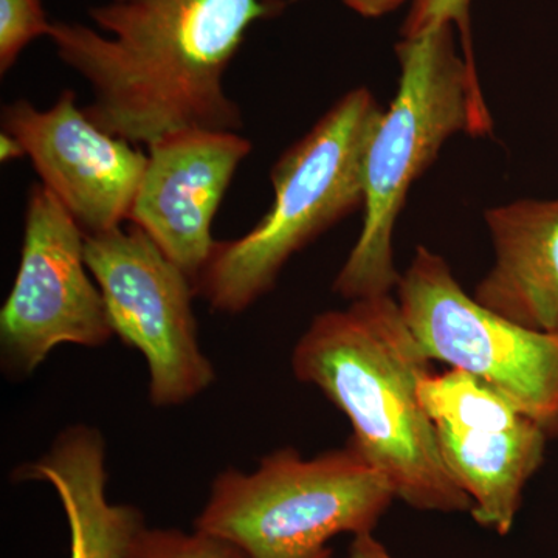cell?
I'll list each match as a JSON object with an SVG mask.
<instances>
[{
    "label": "cell",
    "instance_id": "1",
    "mask_svg": "<svg viewBox=\"0 0 558 558\" xmlns=\"http://www.w3.org/2000/svg\"><path fill=\"white\" fill-rule=\"evenodd\" d=\"M284 0H106L92 25L51 22L62 64L89 86L83 110L101 130L149 145L186 128L238 131L244 117L227 70L258 22Z\"/></svg>",
    "mask_w": 558,
    "mask_h": 558
},
{
    "label": "cell",
    "instance_id": "2",
    "mask_svg": "<svg viewBox=\"0 0 558 558\" xmlns=\"http://www.w3.org/2000/svg\"><path fill=\"white\" fill-rule=\"evenodd\" d=\"M429 363L391 293L322 312L292 352L296 379L348 417L349 442L388 480L396 499L427 512H472L418 399Z\"/></svg>",
    "mask_w": 558,
    "mask_h": 558
},
{
    "label": "cell",
    "instance_id": "3",
    "mask_svg": "<svg viewBox=\"0 0 558 558\" xmlns=\"http://www.w3.org/2000/svg\"><path fill=\"white\" fill-rule=\"evenodd\" d=\"M396 53L398 94L366 150L362 231L333 281V292L349 303L398 289L392 238L411 185L454 134L483 137L494 126L476 69L454 49L453 25L403 39Z\"/></svg>",
    "mask_w": 558,
    "mask_h": 558
},
{
    "label": "cell",
    "instance_id": "4",
    "mask_svg": "<svg viewBox=\"0 0 558 558\" xmlns=\"http://www.w3.org/2000/svg\"><path fill=\"white\" fill-rule=\"evenodd\" d=\"M384 110L349 90L274 165V204L248 233L216 242L194 281L213 311L236 315L266 295L300 250L365 204V157Z\"/></svg>",
    "mask_w": 558,
    "mask_h": 558
},
{
    "label": "cell",
    "instance_id": "5",
    "mask_svg": "<svg viewBox=\"0 0 558 558\" xmlns=\"http://www.w3.org/2000/svg\"><path fill=\"white\" fill-rule=\"evenodd\" d=\"M395 499L388 480L351 442L314 458L288 447L253 472H220L194 529L247 558H329L330 539L369 534Z\"/></svg>",
    "mask_w": 558,
    "mask_h": 558
},
{
    "label": "cell",
    "instance_id": "6",
    "mask_svg": "<svg viewBox=\"0 0 558 558\" xmlns=\"http://www.w3.org/2000/svg\"><path fill=\"white\" fill-rule=\"evenodd\" d=\"M398 303L432 362L468 371L558 438V329L538 330L481 306L447 260L417 247L400 277Z\"/></svg>",
    "mask_w": 558,
    "mask_h": 558
},
{
    "label": "cell",
    "instance_id": "7",
    "mask_svg": "<svg viewBox=\"0 0 558 558\" xmlns=\"http://www.w3.org/2000/svg\"><path fill=\"white\" fill-rule=\"evenodd\" d=\"M84 252L113 333L148 363L150 402L178 407L202 395L216 373L199 343L194 282L135 226L86 236Z\"/></svg>",
    "mask_w": 558,
    "mask_h": 558
},
{
    "label": "cell",
    "instance_id": "8",
    "mask_svg": "<svg viewBox=\"0 0 558 558\" xmlns=\"http://www.w3.org/2000/svg\"><path fill=\"white\" fill-rule=\"evenodd\" d=\"M86 234L43 183L25 208L20 267L0 311V360L27 377L61 344L100 348L116 333L86 263Z\"/></svg>",
    "mask_w": 558,
    "mask_h": 558
},
{
    "label": "cell",
    "instance_id": "9",
    "mask_svg": "<svg viewBox=\"0 0 558 558\" xmlns=\"http://www.w3.org/2000/svg\"><path fill=\"white\" fill-rule=\"evenodd\" d=\"M2 132L20 143L40 183L86 236L130 220L148 156L97 126L76 105L75 92L62 90L47 109L24 98L3 106Z\"/></svg>",
    "mask_w": 558,
    "mask_h": 558
},
{
    "label": "cell",
    "instance_id": "10",
    "mask_svg": "<svg viewBox=\"0 0 558 558\" xmlns=\"http://www.w3.org/2000/svg\"><path fill=\"white\" fill-rule=\"evenodd\" d=\"M130 222L196 281L215 250L211 227L253 146L238 131L186 128L154 140Z\"/></svg>",
    "mask_w": 558,
    "mask_h": 558
},
{
    "label": "cell",
    "instance_id": "11",
    "mask_svg": "<svg viewBox=\"0 0 558 558\" xmlns=\"http://www.w3.org/2000/svg\"><path fill=\"white\" fill-rule=\"evenodd\" d=\"M451 478L473 502L480 526L508 535L548 436L510 402L458 424H433Z\"/></svg>",
    "mask_w": 558,
    "mask_h": 558
},
{
    "label": "cell",
    "instance_id": "12",
    "mask_svg": "<svg viewBox=\"0 0 558 558\" xmlns=\"http://www.w3.org/2000/svg\"><path fill=\"white\" fill-rule=\"evenodd\" d=\"M486 223L495 264L473 299L526 328L558 329V199L490 208Z\"/></svg>",
    "mask_w": 558,
    "mask_h": 558
},
{
    "label": "cell",
    "instance_id": "13",
    "mask_svg": "<svg viewBox=\"0 0 558 558\" xmlns=\"http://www.w3.org/2000/svg\"><path fill=\"white\" fill-rule=\"evenodd\" d=\"M16 475L57 492L69 521L70 558H126L146 527L138 509L109 501L105 438L89 425L64 429L44 457Z\"/></svg>",
    "mask_w": 558,
    "mask_h": 558
},
{
    "label": "cell",
    "instance_id": "14",
    "mask_svg": "<svg viewBox=\"0 0 558 558\" xmlns=\"http://www.w3.org/2000/svg\"><path fill=\"white\" fill-rule=\"evenodd\" d=\"M126 558H247L233 543L194 529L145 527Z\"/></svg>",
    "mask_w": 558,
    "mask_h": 558
},
{
    "label": "cell",
    "instance_id": "15",
    "mask_svg": "<svg viewBox=\"0 0 558 558\" xmlns=\"http://www.w3.org/2000/svg\"><path fill=\"white\" fill-rule=\"evenodd\" d=\"M43 0H0V73L5 75L33 40L49 38Z\"/></svg>",
    "mask_w": 558,
    "mask_h": 558
},
{
    "label": "cell",
    "instance_id": "16",
    "mask_svg": "<svg viewBox=\"0 0 558 558\" xmlns=\"http://www.w3.org/2000/svg\"><path fill=\"white\" fill-rule=\"evenodd\" d=\"M470 0H414L409 17L403 24V39L417 38L444 24H457L462 50L470 68L476 69L470 38Z\"/></svg>",
    "mask_w": 558,
    "mask_h": 558
},
{
    "label": "cell",
    "instance_id": "17",
    "mask_svg": "<svg viewBox=\"0 0 558 558\" xmlns=\"http://www.w3.org/2000/svg\"><path fill=\"white\" fill-rule=\"evenodd\" d=\"M348 558H395L387 548L369 534L357 535L349 549Z\"/></svg>",
    "mask_w": 558,
    "mask_h": 558
},
{
    "label": "cell",
    "instance_id": "18",
    "mask_svg": "<svg viewBox=\"0 0 558 558\" xmlns=\"http://www.w3.org/2000/svg\"><path fill=\"white\" fill-rule=\"evenodd\" d=\"M344 5L365 17H379L399 9L405 0H343Z\"/></svg>",
    "mask_w": 558,
    "mask_h": 558
},
{
    "label": "cell",
    "instance_id": "19",
    "mask_svg": "<svg viewBox=\"0 0 558 558\" xmlns=\"http://www.w3.org/2000/svg\"><path fill=\"white\" fill-rule=\"evenodd\" d=\"M24 157L25 154L20 143L11 137L10 134H7V132H2V134H0V159L9 163V161L24 159Z\"/></svg>",
    "mask_w": 558,
    "mask_h": 558
}]
</instances>
